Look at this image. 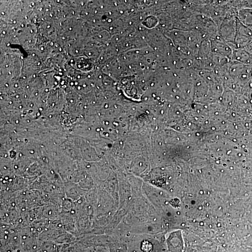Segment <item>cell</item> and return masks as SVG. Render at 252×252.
I'll use <instances>...</instances> for the list:
<instances>
[{
  "label": "cell",
  "mask_w": 252,
  "mask_h": 252,
  "mask_svg": "<svg viewBox=\"0 0 252 252\" xmlns=\"http://www.w3.org/2000/svg\"><path fill=\"white\" fill-rule=\"evenodd\" d=\"M34 5V3H32V5Z\"/></svg>",
  "instance_id": "603a6c76"
},
{
  "label": "cell",
  "mask_w": 252,
  "mask_h": 252,
  "mask_svg": "<svg viewBox=\"0 0 252 252\" xmlns=\"http://www.w3.org/2000/svg\"><path fill=\"white\" fill-rule=\"evenodd\" d=\"M32 55L33 56H35V54H32Z\"/></svg>",
  "instance_id": "ba28073f"
},
{
  "label": "cell",
  "mask_w": 252,
  "mask_h": 252,
  "mask_svg": "<svg viewBox=\"0 0 252 252\" xmlns=\"http://www.w3.org/2000/svg\"><path fill=\"white\" fill-rule=\"evenodd\" d=\"M48 89H46V91H48Z\"/></svg>",
  "instance_id": "4dcf8cb0"
},
{
  "label": "cell",
  "mask_w": 252,
  "mask_h": 252,
  "mask_svg": "<svg viewBox=\"0 0 252 252\" xmlns=\"http://www.w3.org/2000/svg\"><path fill=\"white\" fill-rule=\"evenodd\" d=\"M9 74L10 75L11 74V72H9Z\"/></svg>",
  "instance_id": "ffe728a7"
},
{
  "label": "cell",
  "mask_w": 252,
  "mask_h": 252,
  "mask_svg": "<svg viewBox=\"0 0 252 252\" xmlns=\"http://www.w3.org/2000/svg\"><path fill=\"white\" fill-rule=\"evenodd\" d=\"M1 14L2 15H5V13H4V12H2Z\"/></svg>",
  "instance_id": "7a4b0ae2"
},
{
  "label": "cell",
  "mask_w": 252,
  "mask_h": 252,
  "mask_svg": "<svg viewBox=\"0 0 252 252\" xmlns=\"http://www.w3.org/2000/svg\"><path fill=\"white\" fill-rule=\"evenodd\" d=\"M50 25H48V26L47 27V28H50Z\"/></svg>",
  "instance_id": "5b68a950"
},
{
  "label": "cell",
  "mask_w": 252,
  "mask_h": 252,
  "mask_svg": "<svg viewBox=\"0 0 252 252\" xmlns=\"http://www.w3.org/2000/svg\"><path fill=\"white\" fill-rule=\"evenodd\" d=\"M16 35H15V36H14V37H16Z\"/></svg>",
  "instance_id": "836d02e7"
},
{
  "label": "cell",
  "mask_w": 252,
  "mask_h": 252,
  "mask_svg": "<svg viewBox=\"0 0 252 252\" xmlns=\"http://www.w3.org/2000/svg\"><path fill=\"white\" fill-rule=\"evenodd\" d=\"M62 39H63V40H64V39H65V37H62Z\"/></svg>",
  "instance_id": "4fadbf2b"
},
{
  "label": "cell",
  "mask_w": 252,
  "mask_h": 252,
  "mask_svg": "<svg viewBox=\"0 0 252 252\" xmlns=\"http://www.w3.org/2000/svg\"><path fill=\"white\" fill-rule=\"evenodd\" d=\"M72 15L74 14V11H72Z\"/></svg>",
  "instance_id": "9c48e42d"
},
{
  "label": "cell",
  "mask_w": 252,
  "mask_h": 252,
  "mask_svg": "<svg viewBox=\"0 0 252 252\" xmlns=\"http://www.w3.org/2000/svg\"><path fill=\"white\" fill-rule=\"evenodd\" d=\"M50 16H52V15L50 14Z\"/></svg>",
  "instance_id": "f546056e"
},
{
  "label": "cell",
  "mask_w": 252,
  "mask_h": 252,
  "mask_svg": "<svg viewBox=\"0 0 252 252\" xmlns=\"http://www.w3.org/2000/svg\"><path fill=\"white\" fill-rule=\"evenodd\" d=\"M71 62H73L74 60H71Z\"/></svg>",
  "instance_id": "44dd1931"
},
{
  "label": "cell",
  "mask_w": 252,
  "mask_h": 252,
  "mask_svg": "<svg viewBox=\"0 0 252 252\" xmlns=\"http://www.w3.org/2000/svg\"><path fill=\"white\" fill-rule=\"evenodd\" d=\"M40 62H39V63H38V64H37V65H40Z\"/></svg>",
  "instance_id": "8fae6325"
},
{
  "label": "cell",
  "mask_w": 252,
  "mask_h": 252,
  "mask_svg": "<svg viewBox=\"0 0 252 252\" xmlns=\"http://www.w3.org/2000/svg\"><path fill=\"white\" fill-rule=\"evenodd\" d=\"M29 88V86H27V88Z\"/></svg>",
  "instance_id": "d4e9b609"
},
{
  "label": "cell",
  "mask_w": 252,
  "mask_h": 252,
  "mask_svg": "<svg viewBox=\"0 0 252 252\" xmlns=\"http://www.w3.org/2000/svg\"><path fill=\"white\" fill-rule=\"evenodd\" d=\"M6 32H5V31H2V34H6Z\"/></svg>",
  "instance_id": "6da1fadb"
},
{
  "label": "cell",
  "mask_w": 252,
  "mask_h": 252,
  "mask_svg": "<svg viewBox=\"0 0 252 252\" xmlns=\"http://www.w3.org/2000/svg\"><path fill=\"white\" fill-rule=\"evenodd\" d=\"M76 51V53H78V50H76V51Z\"/></svg>",
  "instance_id": "5bb4252c"
},
{
  "label": "cell",
  "mask_w": 252,
  "mask_h": 252,
  "mask_svg": "<svg viewBox=\"0 0 252 252\" xmlns=\"http://www.w3.org/2000/svg\"><path fill=\"white\" fill-rule=\"evenodd\" d=\"M54 45V43H51V45Z\"/></svg>",
  "instance_id": "e0dca14e"
},
{
  "label": "cell",
  "mask_w": 252,
  "mask_h": 252,
  "mask_svg": "<svg viewBox=\"0 0 252 252\" xmlns=\"http://www.w3.org/2000/svg\"><path fill=\"white\" fill-rule=\"evenodd\" d=\"M80 77H80V76H78V78H80Z\"/></svg>",
  "instance_id": "9a60e30c"
},
{
  "label": "cell",
  "mask_w": 252,
  "mask_h": 252,
  "mask_svg": "<svg viewBox=\"0 0 252 252\" xmlns=\"http://www.w3.org/2000/svg\"><path fill=\"white\" fill-rule=\"evenodd\" d=\"M59 51H61V48L59 49Z\"/></svg>",
  "instance_id": "d6986e66"
},
{
  "label": "cell",
  "mask_w": 252,
  "mask_h": 252,
  "mask_svg": "<svg viewBox=\"0 0 252 252\" xmlns=\"http://www.w3.org/2000/svg\"><path fill=\"white\" fill-rule=\"evenodd\" d=\"M5 67H9L8 64H6V65H5Z\"/></svg>",
  "instance_id": "3957f363"
},
{
  "label": "cell",
  "mask_w": 252,
  "mask_h": 252,
  "mask_svg": "<svg viewBox=\"0 0 252 252\" xmlns=\"http://www.w3.org/2000/svg\"><path fill=\"white\" fill-rule=\"evenodd\" d=\"M16 87H17V85H16Z\"/></svg>",
  "instance_id": "83f0119b"
},
{
  "label": "cell",
  "mask_w": 252,
  "mask_h": 252,
  "mask_svg": "<svg viewBox=\"0 0 252 252\" xmlns=\"http://www.w3.org/2000/svg\"><path fill=\"white\" fill-rule=\"evenodd\" d=\"M60 2V1H59V0H58V1H57V2Z\"/></svg>",
  "instance_id": "cb8c5ba5"
},
{
  "label": "cell",
  "mask_w": 252,
  "mask_h": 252,
  "mask_svg": "<svg viewBox=\"0 0 252 252\" xmlns=\"http://www.w3.org/2000/svg\"><path fill=\"white\" fill-rule=\"evenodd\" d=\"M30 32H31V33H33V30H30Z\"/></svg>",
  "instance_id": "2e32d148"
},
{
  "label": "cell",
  "mask_w": 252,
  "mask_h": 252,
  "mask_svg": "<svg viewBox=\"0 0 252 252\" xmlns=\"http://www.w3.org/2000/svg\"><path fill=\"white\" fill-rule=\"evenodd\" d=\"M33 77H34V78L36 77V75H35V74L33 75Z\"/></svg>",
  "instance_id": "277c9868"
},
{
  "label": "cell",
  "mask_w": 252,
  "mask_h": 252,
  "mask_svg": "<svg viewBox=\"0 0 252 252\" xmlns=\"http://www.w3.org/2000/svg\"><path fill=\"white\" fill-rule=\"evenodd\" d=\"M9 45H10V43H8V44L7 46H9Z\"/></svg>",
  "instance_id": "7402d4cb"
},
{
  "label": "cell",
  "mask_w": 252,
  "mask_h": 252,
  "mask_svg": "<svg viewBox=\"0 0 252 252\" xmlns=\"http://www.w3.org/2000/svg\"><path fill=\"white\" fill-rule=\"evenodd\" d=\"M31 40H29V43H31Z\"/></svg>",
  "instance_id": "4316f807"
},
{
  "label": "cell",
  "mask_w": 252,
  "mask_h": 252,
  "mask_svg": "<svg viewBox=\"0 0 252 252\" xmlns=\"http://www.w3.org/2000/svg\"><path fill=\"white\" fill-rule=\"evenodd\" d=\"M16 21H13V23H16Z\"/></svg>",
  "instance_id": "8992f818"
},
{
  "label": "cell",
  "mask_w": 252,
  "mask_h": 252,
  "mask_svg": "<svg viewBox=\"0 0 252 252\" xmlns=\"http://www.w3.org/2000/svg\"><path fill=\"white\" fill-rule=\"evenodd\" d=\"M57 46H58V45H57H57H56V46H57Z\"/></svg>",
  "instance_id": "1f68e13d"
},
{
  "label": "cell",
  "mask_w": 252,
  "mask_h": 252,
  "mask_svg": "<svg viewBox=\"0 0 252 252\" xmlns=\"http://www.w3.org/2000/svg\"><path fill=\"white\" fill-rule=\"evenodd\" d=\"M41 50H44V48H43V47H42L41 48Z\"/></svg>",
  "instance_id": "52a82bcc"
},
{
  "label": "cell",
  "mask_w": 252,
  "mask_h": 252,
  "mask_svg": "<svg viewBox=\"0 0 252 252\" xmlns=\"http://www.w3.org/2000/svg\"><path fill=\"white\" fill-rule=\"evenodd\" d=\"M23 78H26V77H23Z\"/></svg>",
  "instance_id": "484cf974"
},
{
  "label": "cell",
  "mask_w": 252,
  "mask_h": 252,
  "mask_svg": "<svg viewBox=\"0 0 252 252\" xmlns=\"http://www.w3.org/2000/svg\"><path fill=\"white\" fill-rule=\"evenodd\" d=\"M46 11H49L48 9H46Z\"/></svg>",
  "instance_id": "ac0fdd59"
},
{
  "label": "cell",
  "mask_w": 252,
  "mask_h": 252,
  "mask_svg": "<svg viewBox=\"0 0 252 252\" xmlns=\"http://www.w3.org/2000/svg\"><path fill=\"white\" fill-rule=\"evenodd\" d=\"M65 16H65L64 15V17H65Z\"/></svg>",
  "instance_id": "d6a6232c"
},
{
  "label": "cell",
  "mask_w": 252,
  "mask_h": 252,
  "mask_svg": "<svg viewBox=\"0 0 252 252\" xmlns=\"http://www.w3.org/2000/svg\"><path fill=\"white\" fill-rule=\"evenodd\" d=\"M71 85H74V83H71Z\"/></svg>",
  "instance_id": "f1b7e54d"
},
{
  "label": "cell",
  "mask_w": 252,
  "mask_h": 252,
  "mask_svg": "<svg viewBox=\"0 0 252 252\" xmlns=\"http://www.w3.org/2000/svg\"><path fill=\"white\" fill-rule=\"evenodd\" d=\"M69 29L70 30H72V28H70Z\"/></svg>",
  "instance_id": "7c38bea8"
},
{
  "label": "cell",
  "mask_w": 252,
  "mask_h": 252,
  "mask_svg": "<svg viewBox=\"0 0 252 252\" xmlns=\"http://www.w3.org/2000/svg\"><path fill=\"white\" fill-rule=\"evenodd\" d=\"M21 26H22V27H24V25H23V24H22L21 25Z\"/></svg>",
  "instance_id": "30bf717a"
}]
</instances>
